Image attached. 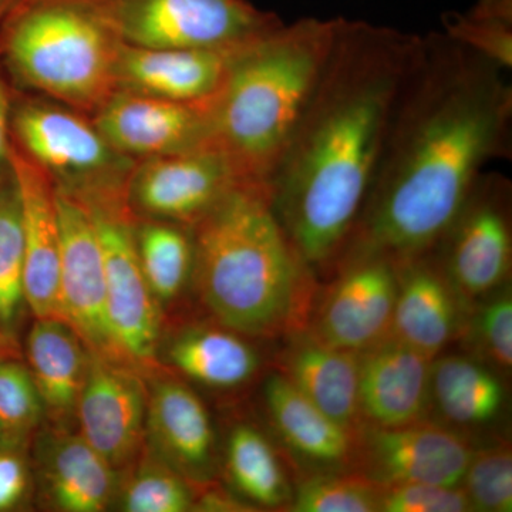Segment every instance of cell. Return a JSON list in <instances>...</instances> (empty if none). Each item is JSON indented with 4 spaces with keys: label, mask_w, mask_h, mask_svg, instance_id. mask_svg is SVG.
Here are the masks:
<instances>
[{
    "label": "cell",
    "mask_w": 512,
    "mask_h": 512,
    "mask_svg": "<svg viewBox=\"0 0 512 512\" xmlns=\"http://www.w3.org/2000/svg\"><path fill=\"white\" fill-rule=\"evenodd\" d=\"M43 2V0H18L16 3L15 9L25 8V6L33 5V3ZM13 9V10H15ZM12 10V12H13ZM10 15V13H9Z\"/></svg>",
    "instance_id": "cell-41"
},
{
    "label": "cell",
    "mask_w": 512,
    "mask_h": 512,
    "mask_svg": "<svg viewBox=\"0 0 512 512\" xmlns=\"http://www.w3.org/2000/svg\"><path fill=\"white\" fill-rule=\"evenodd\" d=\"M380 491L372 481L349 473L313 474L303 478L292 495L296 512H380Z\"/></svg>",
    "instance_id": "cell-31"
},
{
    "label": "cell",
    "mask_w": 512,
    "mask_h": 512,
    "mask_svg": "<svg viewBox=\"0 0 512 512\" xmlns=\"http://www.w3.org/2000/svg\"><path fill=\"white\" fill-rule=\"evenodd\" d=\"M443 32L505 70L512 66V0H477L463 13H446Z\"/></svg>",
    "instance_id": "cell-29"
},
{
    "label": "cell",
    "mask_w": 512,
    "mask_h": 512,
    "mask_svg": "<svg viewBox=\"0 0 512 512\" xmlns=\"http://www.w3.org/2000/svg\"><path fill=\"white\" fill-rule=\"evenodd\" d=\"M466 511L473 510L461 485L407 484L380 491V512Z\"/></svg>",
    "instance_id": "cell-36"
},
{
    "label": "cell",
    "mask_w": 512,
    "mask_h": 512,
    "mask_svg": "<svg viewBox=\"0 0 512 512\" xmlns=\"http://www.w3.org/2000/svg\"><path fill=\"white\" fill-rule=\"evenodd\" d=\"M28 485V467L16 448H0V511L19 505Z\"/></svg>",
    "instance_id": "cell-37"
},
{
    "label": "cell",
    "mask_w": 512,
    "mask_h": 512,
    "mask_svg": "<svg viewBox=\"0 0 512 512\" xmlns=\"http://www.w3.org/2000/svg\"><path fill=\"white\" fill-rule=\"evenodd\" d=\"M121 43L96 0H43L10 12L5 52L20 82L94 113L117 90Z\"/></svg>",
    "instance_id": "cell-5"
},
{
    "label": "cell",
    "mask_w": 512,
    "mask_h": 512,
    "mask_svg": "<svg viewBox=\"0 0 512 512\" xmlns=\"http://www.w3.org/2000/svg\"><path fill=\"white\" fill-rule=\"evenodd\" d=\"M244 181L227 156L208 144L136 161L127 177L126 201L137 218L191 228Z\"/></svg>",
    "instance_id": "cell-11"
},
{
    "label": "cell",
    "mask_w": 512,
    "mask_h": 512,
    "mask_svg": "<svg viewBox=\"0 0 512 512\" xmlns=\"http://www.w3.org/2000/svg\"><path fill=\"white\" fill-rule=\"evenodd\" d=\"M430 404L448 424L484 427L505 407V387L497 370L473 356L434 357L430 372Z\"/></svg>",
    "instance_id": "cell-25"
},
{
    "label": "cell",
    "mask_w": 512,
    "mask_h": 512,
    "mask_svg": "<svg viewBox=\"0 0 512 512\" xmlns=\"http://www.w3.org/2000/svg\"><path fill=\"white\" fill-rule=\"evenodd\" d=\"M242 46L225 50L146 49L121 43L117 90L180 103H204L218 92Z\"/></svg>",
    "instance_id": "cell-19"
},
{
    "label": "cell",
    "mask_w": 512,
    "mask_h": 512,
    "mask_svg": "<svg viewBox=\"0 0 512 512\" xmlns=\"http://www.w3.org/2000/svg\"><path fill=\"white\" fill-rule=\"evenodd\" d=\"M431 362L433 359L392 335L360 353L363 423L397 427L426 420Z\"/></svg>",
    "instance_id": "cell-18"
},
{
    "label": "cell",
    "mask_w": 512,
    "mask_h": 512,
    "mask_svg": "<svg viewBox=\"0 0 512 512\" xmlns=\"http://www.w3.org/2000/svg\"><path fill=\"white\" fill-rule=\"evenodd\" d=\"M96 2L121 42L146 49H234L284 23L251 0Z\"/></svg>",
    "instance_id": "cell-7"
},
{
    "label": "cell",
    "mask_w": 512,
    "mask_h": 512,
    "mask_svg": "<svg viewBox=\"0 0 512 512\" xmlns=\"http://www.w3.org/2000/svg\"><path fill=\"white\" fill-rule=\"evenodd\" d=\"M264 397L276 433L295 456L325 471L350 470L356 433L306 399L281 372L268 377Z\"/></svg>",
    "instance_id": "cell-22"
},
{
    "label": "cell",
    "mask_w": 512,
    "mask_h": 512,
    "mask_svg": "<svg viewBox=\"0 0 512 512\" xmlns=\"http://www.w3.org/2000/svg\"><path fill=\"white\" fill-rule=\"evenodd\" d=\"M9 100L0 80V168L9 164Z\"/></svg>",
    "instance_id": "cell-38"
},
{
    "label": "cell",
    "mask_w": 512,
    "mask_h": 512,
    "mask_svg": "<svg viewBox=\"0 0 512 512\" xmlns=\"http://www.w3.org/2000/svg\"><path fill=\"white\" fill-rule=\"evenodd\" d=\"M43 490L57 510L99 512L114 494L113 467L80 434L57 427L39 444Z\"/></svg>",
    "instance_id": "cell-23"
},
{
    "label": "cell",
    "mask_w": 512,
    "mask_h": 512,
    "mask_svg": "<svg viewBox=\"0 0 512 512\" xmlns=\"http://www.w3.org/2000/svg\"><path fill=\"white\" fill-rule=\"evenodd\" d=\"M461 488L473 511H512V454L507 444L474 450Z\"/></svg>",
    "instance_id": "cell-33"
},
{
    "label": "cell",
    "mask_w": 512,
    "mask_h": 512,
    "mask_svg": "<svg viewBox=\"0 0 512 512\" xmlns=\"http://www.w3.org/2000/svg\"><path fill=\"white\" fill-rule=\"evenodd\" d=\"M225 456L229 480L245 498L268 508L291 504V488L284 468L262 431L249 424L234 427Z\"/></svg>",
    "instance_id": "cell-27"
},
{
    "label": "cell",
    "mask_w": 512,
    "mask_h": 512,
    "mask_svg": "<svg viewBox=\"0 0 512 512\" xmlns=\"http://www.w3.org/2000/svg\"><path fill=\"white\" fill-rule=\"evenodd\" d=\"M141 271L158 303L170 302L192 275L194 248L190 228L156 220L136 222Z\"/></svg>",
    "instance_id": "cell-28"
},
{
    "label": "cell",
    "mask_w": 512,
    "mask_h": 512,
    "mask_svg": "<svg viewBox=\"0 0 512 512\" xmlns=\"http://www.w3.org/2000/svg\"><path fill=\"white\" fill-rule=\"evenodd\" d=\"M45 412L29 367L18 360L0 363V426L10 447H19Z\"/></svg>",
    "instance_id": "cell-34"
},
{
    "label": "cell",
    "mask_w": 512,
    "mask_h": 512,
    "mask_svg": "<svg viewBox=\"0 0 512 512\" xmlns=\"http://www.w3.org/2000/svg\"><path fill=\"white\" fill-rule=\"evenodd\" d=\"M62 316L94 356L117 362L106 305V271L89 208L56 185ZM120 363V362H119Z\"/></svg>",
    "instance_id": "cell-13"
},
{
    "label": "cell",
    "mask_w": 512,
    "mask_h": 512,
    "mask_svg": "<svg viewBox=\"0 0 512 512\" xmlns=\"http://www.w3.org/2000/svg\"><path fill=\"white\" fill-rule=\"evenodd\" d=\"M316 295L308 329L335 348L362 353L392 335L397 262L387 256H345Z\"/></svg>",
    "instance_id": "cell-10"
},
{
    "label": "cell",
    "mask_w": 512,
    "mask_h": 512,
    "mask_svg": "<svg viewBox=\"0 0 512 512\" xmlns=\"http://www.w3.org/2000/svg\"><path fill=\"white\" fill-rule=\"evenodd\" d=\"M19 148L63 190L87 197L124 191L134 161L121 156L94 123L73 111L29 103L16 111Z\"/></svg>",
    "instance_id": "cell-8"
},
{
    "label": "cell",
    "mask_w": 512,
    "mask_h": 512,
    "mask_svg": "<svg viewBox=\"0 0 512 512\" xmlns=\"http://www.w3.org/2000/svg\"><path fill=\"white\" fill-rule=\"evenodd\" d=\"M431 251L468 303L507 284L512 265L510 180L500 173H481Z\"/></svg>",
    "instance_id": "cell-9"
},
{
    "label": "cell",
    "mask_w": 512,
    "mask_h": 512,
    "mask_svg": "<svg viewBox=\"0 0 512 512\" xmlns=\"http://www.w3.org/2000/svg\"><path fill=\"white\" fill-rule=\"evenodd\" d=\"M476 308L468 306L460 336L476 352L477 359L501 372L512 367V295L503 285L483 296Z\"/></svg>",
    "instance_id": "cell-30"
},
{
    "label": "cell",
    "mask_w": 512,
    "mask_h": 512,
    "mask_svg": "<svg viewBox=\"0 0 512 512\" xmlns=\"http://www.w3.org/2000/svg\"><path fill=\"white\" fill-rule=\"evenodd\" d=\"M16 3H18V0H0V18L9 15L15 9Z\"/></svg>",
    "instance_id": "cell-40"
},
{
    "label": "cell",
    "mask_w": 512,
    "mask_h": 512,
    "mask_svg": "<svg viewBox=\"0 0 512 512\" xmlns=\"http://www.w3.org/2000/svg\"><path fill=\"white\" fill-rule=\"evenodd\" d=\"M79 197V195H76ZM92 214L104 271L111 345L117 362L137 372L157 370L161 315L138 258L137 217L126 201V191L79 197Z\"/></svg>",
    "instance_id": "cell-6"
},
{
    "label": "cell",
    "mask_w": 512,
    "mask_h": 512,
    "mask_svg": "<svg viewBox=\"0 0 512 512\" xmlns=\"http://www.w3.org/2000/svg\"><path fill=\"white\" fill-rule=\"evenodd\" d=\"M360 353L335 348L308 329L288 336L282 373L315 406L353 433L362 426Z\"/></svg>",
    "instance_id": "cell-21"
},
{
    "label": "cell",
    "mask_w": 512,
    "mask_h": 512,
    "mask_svg": "<svg viewBox=\"0 0 512 512\" xmlns=\"http://www.w3.org/2000/svg\"><path fill=\"white\" fill-rule=\"evenodd\" d=\"M121 507L128 512H184L194 507L187 478L153 460L138 467L121 493Z\"/></svg>",
    "instance_id": "cell-32"
},
{
    "label": "cell",
    "mask_w": 512,
    "mask_h": 512,
    "mask_svg": "<svg viewBox=\"0 0 512 512\" xmlns=\"http://www.w3.org/2000/svg\"><path fill=\"white\" fill-rule=\"evenodd\" d=\"M8 167L18 194L22 224L23 296L36 319L63 320L55 181L13 144H10Z\"/></svg>",
    "instance_id": "cell-16"
},
{
    "label": "cell",
    "mask_w": 512,
    "mask_h": 512,
    "mask_svg": "<svg viewBox=\"0 0 512 512\" xmlns=\"http://www.w3.org/2000/svg\"><path fill=\"white\" fill-rule=\"evenodd\" d=\"M26 352L45 412L59 424L76 417L90 362L83 340L62 319H36Z\"/></svg>",
    "instance_id": "cell-24"
},
{
    "label": "cell",
    "mask_w": 512,
    "mask_h": 512,
    "mask_svg": "<svg viewBox=\"0 0 512 512\" xmlns=\"http://www.w3.org/2000/svg\"><path fill=\"white\" fill-rule=\"evenodd\" d=\"M93 123L134 163L208 146L207 101L180 103L116 90L94 111Z\"/></svg>",
    "instance_id": "cell-15"
},
{
    "label": "cell",
    "mask_w": 512,
    "mask_h": 512,
    "mask_svg": "<svg viewBox=\"0 0 512 512\" xmlns=\"http://www.w3.org/2000/svg\"><path fill=\"white\" fill-rule=\"evenodd\" d=\"M146 437L158 460L187 480L210 477L214 430L207 407L190 387L160 379L148 394Z\"/></svg>",
    "instance_id": "cell-20"
},
{
    "label": "cell",
    "mask_w": 512,
    "mask_h": 512,
    "mask_svg": "<svg viewBox=\"0 0 512 512\" xmlns=\"http://www.w3.org/2000/svg\"><path fill=\"white\" fill-rule=\"evenodd\" d=\"M190 231L191 278L221 326L251 338L308 328L315 272L276 217L269 184L235 185Z\"/></svg>",
    "instance_id": "cell-3"
},
{
    "label": "cell",
    "mask_w": 512,
    "mask_h": 512,
    "mask_svg": "<svg viewBox=\"0 0 512 512\" xmlns=\"http://www.w3.org/2000/svg\"><path fill=\"white\" fill-rule=\"evenodd\" d=\"M0 192V322L15 318L23 296L22 224L15 185Z\"/></svg>",
    "instance_id": "cell-35"
},
{
    "label": "cell",
    "mask_w": 512,
    "mask_h": 512,
    "mask_svg": "<svg viewBox=\"0 0 512 512\" xmlns=\"http://www.w3.org/2000/svg\"><path fill=\"white\" fill-rule=\"evenodd\" d=\"M5 447H10V444L8 443V439H6L5 431H3L2 426H0V448Z\"/></svg>",
    "instance_id": "cell-42"
},
{
    "label": "cell",
    "mask_w": 512,
    "mask_h": 512,
    "mask_svg": "<svg viewBox=\"0 0 512 512\" xmlns=\"http://www.w3.org/2000/svg\"><path fill=\"white\" fill-rule=\"evenodd\" d=\"M474 448L457 431L427 420L397 427L363 423L349 471L377 487L436 484L458 487Z\"/></svg>",
    "instance_id": "cell-12"
},
{
    "label": "cell",
    "mask_w": 512,
    "mask_h": 512,
    "mask_svg": "<svg viewBox=\"0 0 512 512\" xmlns=\"http://www.w3.org/2000/svg\"><path fill=\"white\" fill-rule=\"evenodd\" d=\"M338 20L282 23L235 53L207 100L208 144L245 181L271 183L296 124L319 82Z\"/></svg>",
    "instance_id": "cell-4"
},
{
    "label": "cell",
    "mask_w": 512,
    "mask_h": 512,
    "mask_svg": "<svg viewBox=\"0 0 512 512\" xmlns=\"http://www.w3.org/2000/svg\"><path fill=\"white\" fill-rule=\"evenodd\" d=\"M505 73L444 32L420 37L338 262L360 254L402 261L436 247L485 165L510 156L512 86Z\"/></svg>",
    "instance_id": "cell-1"
},
{
    "label": "cell",
    "mask_w": 512,
    "mask_h": 512,
    "mask_svg": "<svg viewBox=\"0 0 512 512\" xmlns=\"http://www.w3.org/2000/svg\"><path fill=\"white\" fill-rule=\"evenodd\" d=\"M168 359L188 379L220 390L244 386L261 366L252 345L224 326L187 330L171 343Z\"/></svg>",
    "instance_id": "cell-26"
},
{
    "label": "cell",
    "mask_w": 512,
    "mask_h": 512,
    "mask_svg": "<svg viewBox=\"0 0 512 512\" xmlns=\"http://www.w3.org/2000/svg\"><path fill=\"white\" fill-rule=\"evenodd\" d=\"M420 37L338 20L319 82L269 183L276 217L315 275L332 274L355 228Z\"/></svg>",
    "instance_id": "cell-2"
},
{
    "label": "cell",
    "mask_w": 512,
    "mask_h": 512,
    "mask_svg": "<svg viewBox=\"0 0 512 512\" xmlns=\"http://www.w3.org/2000/svg\"><path fill=\"white\" fill-rule=\"evenodd\" d=\"M396 262L392 336L434 359L460 336L470 303L451 284L433 251Z\"/></svg>",
    "instance_id": "cell-17"
},
{
    "label": "cell",
    "mask_w": 512,
    "mask_h": 512,
    "mask_svg": "<svg viewBox=\"0 0 512 512\" xmlns=\"http://www.w3.org/2000/svg\"><path fill=\"white\" fill-rule=\"evenodd\" d=\"M19 357V348L15 340L8 333L0 330V363L6 360H16Z\"/></svg>",
    "instance_id": "cell-39"
},
{
    "label": "cell",
    "mask_w": 512,
    "mask_h": 512,
    "mask_svg": "<svg viewBox=\"0 0 512 512\" xmlns=\"http://www.w3.org/2000/svg\"><path fill=\"white\" fill-rule=\"evenodd\" d=\"M148 393L141 373L90 353L76 419L80 436L114 470L127 467L146 439Z\"/></svg>",
    "instance_id": "cell-14"
}]
</instances>
